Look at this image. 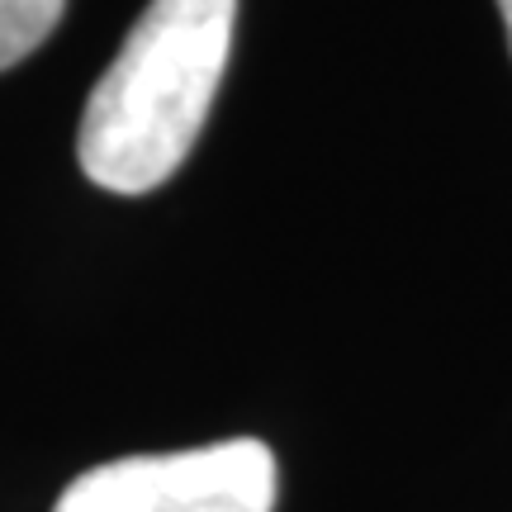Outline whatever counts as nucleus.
Listing matches in <instances>:
<instances>
[{
	"label": "nucleus",
	"instance_id": "nucleus-1",
	"mask_svg": "<svg viewBox=\"0 0 512 512\" xmlns=\"http://www.w3.org/2000/svg\"><path fill=\"white\" fill-rule=\"evenodd\" d=\"M238 0H152L95 81L76 157L95 185L147 195L176 176L228 72Z\"/></svg>",
	"mask_w": 512,
	"mask_h": 512
},
{
	"label": "nucleus",
	"instance_id": "nucleus-2",
	"mask_svg": "<svg viewBox=\"0 0 512 512\" xmlns=\"http://www.w3.org/2000/svg\"><path fill=\"white\" fill-rule=\"evenodd\" d=\"M275 456L261 441H214L171 456H124L76 475L53 512H271Z\"/></svg>",
	"mask_w": 512,
	"mask_h": 512
},
{
	"label": "nucleus",
	"instance_id": "nucleus-3",
	"mask_svg": "<svg viewBox=\"0 0 512 512\" xmlns=\"http://www.w3.org/2000/svg\"><path fill=\"white\" fill-rule=\"evenodd\" d=\"M67 0H0V72L34 53L57 29Z\"/></svg>",
	"mask_w": 512,
	"mask_h": 512
},
{
	"label": "nucleus",
	"instance_id": "nucleus-4",
	"mask_svg": "<svg viewBox=\"0 0 512 512\" xmlns=\"http://www.w3.org/2000/svg\"><path fill=\"white\" fill-rule=\"evenodd\" d=\"M498 10H503V24H508V48H512V0H498Z\"/></svg>",
	"mask_w": 512,
	"mask_h": 512
}]
</instances>
